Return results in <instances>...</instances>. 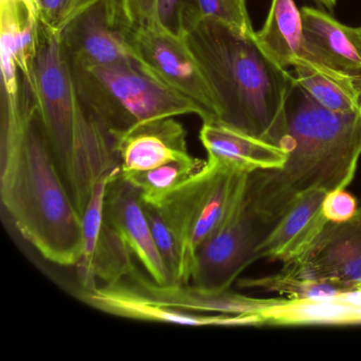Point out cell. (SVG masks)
Returning a JSON list of instances; mask_svg holds the SVG:
<instances>
[{
    "instance_id": "1",
    "label": "cell",
    "mask_w": 361,
    "mask_h": 361,
    "mask_svg": "<svg viewBox=\"0 0 361 361\" xmlns=\"http://www.w3.org/2000/svg\"><path fill=\"white\" fill-rule=\"evenodd\" d=\"M0 196L20 235L44 259L75 266L82 252V215L59 170L26 79L14 94L1 92Z\"/></svg>"
},
{
    "instance_id": "2",
    "label": "cell",
    "mask_w": 361,
    "mask_h": 361,
    "mask_svg": "<svg viewBox=\"0 0 361 361\" xmlns=\"http://www.w3.org/2000/svg\"><path fill=\"white\" fill-rule=\"evenodd\" d=\"M281 147L288 153L280 169L247 178L244 197L266 231L308 191L345 189L361 157V109L329 111L295 82L285 104Z\"/></svg>"
},
{
    "instance_id": "3",
    "label": "cell",
    "mask_w": 361,
    "mask_h": 361,
    "mask_svg": "<svg viewBox=\"0 0 361 361\" xmlns=\"http://www.w3.org/2000/svg\"><path fill=\"white\" fill-rule=\"evenodd\" d=\"M204 71L219 104L217 123L281 147L285 104L295 77L253 35L200 20L180 35Z\"/></svg>"
},
{
    "instance_id": "4",
    "label": "cell",
    "mask_w": 361,
    "mask_h": 361,
    "mask_svg": "<svg viewBox=\"0 0 361 361\" xmlns=\"http://www.w3.org/2000/svg\"><path fill=\"white\" fill-rule=\"evenodd\" d=\"M71 67L80 103L111 136L153 118H206L196 103L152 79L136 63Z\"/></svg>"
},
{
    "instance_id": "5",
    "label": "cell",
    "mask_w": 361,
    "mask_h": 361,
    "mask_svg": "<svg viewBox=\"0 0 361 361\" xmlns=\"http://www.w3.org/2000/svg\"><path fill=\"white\" fill-rule=\"evenodd\" d=\"M248 175L207 160L200 173L152 204L176 238L180 259L179 284H191L198 250L242 193Z\"/></svg>"
},
{
    "instance_id": "6",
    "label": "cell",
    "mask_w": 361,
    "mask_h": 361,
    "mask_svg": "<svg viewBox=\"0 0 361 361\" xmlns=\"http://www.w3.org/2000/svg\"><path fill=\"white\" fill-rule=\"evenodd\" d=\"M133 59L164 87L190 99L204 111V121L219 119V104L200 63L183 37L160 23L126 27Z\"/></svg>"
},
{
    "instance_id": "7",
    "label": "cell",
    "mask_w": 361,
    "mask_h": 361,
    "mask_svg": "<svg viewBox=\"0 0 361 361\" xmlns=\"http://www.w3.org/2000/svg\"><path fill=\"white\" fill-rule=\"evenodd\" d=\"M244 191L245 188L198 250L191 285L228 290L238 276L257 261V248L267 231L245 200Z\"/></svg>"
},
{
    "instance_id": "8",
    "label": "cell",
    "mask_w": 361,
    "mask_h": 361,
    "mask_svg": "<svg viewBox=\"0 0 361 361\" xmlns=\"http://www.w3.org/2000/svg\"><path fill=\"white\" fill-rule=\"evenodd\" d=\"M121 175V166L106 171L92 189L82 213V252L75 264L80 288L115 284L135 270L133 253L105 215V196L109 183Z\"/></svg>"
},
{
    "instance_id": "9",
    "label": "cell",
    "mask_w": 361,
    "mask_h": 361,
    "mask_svg": "<svg viewBox=\"0 0 361 361\" xmlns=\"http://www.w3.org/2000/svg\"><path fill=\"white\" fill-rule=\"evenodd\" d=\"M280 271L350 289L361 287V206L348 221H327L310 246Z\"/></svg>"
},
{
    "instance_id": "10",
    "label": "cell",
    "mask_w": 361,
    "mask_h": 361,
    "mask_svg": "<svg viewBox=\"0 0 361 361\" xmlns=\"http://www.w3.org/2000/svg\"><path fill=\"white\" fill-rule=\"evenodd\" d=\"M120 10V0H102L67 25L63 47L73 65L135 63Z\"/></svg>"
},
{
    "instance_id": "11",
    "label": "cell",
    "mask_w": 361,
    "mask_h": 361,
    "mask_svg": "<svg viewBox=\"0 0 361 361\" xmlns=\"http://www.w3.org/2000/svg\"><path fill=\"white\" fill-rule=\"evenodd\" d=\"M307 58L303 66L339 80L361 94V39L356 28L314 8L301 9Z\"/></svg>"
},
{
    "instance_id": "12",
    "label": "cell",
    "mask_w": 361,
    "mask_h": 361,
    "mask_svg": "<svg viewBox=\"0 0 361 361\" xmlns=\"http://www.w3.org/2000/svg\"><path fill=\"white\" fill-rule=\"evenodd\" d=\"M75 293L86 305L121 318L185 326H240L238 314L188 312L154 299L126 281L90 289L79 287Z\"/></svg>"
},
{
    "instance_id": "13",
    "label": "cell",
    "mask_w": 361,
    "mask_h": 361,
    "mask_svg": "<svg viewBox=\"0 0 361 361\" xmlns=\"http://www.w3.org/2000/svg\"><path fill=\"white\" fill-rule=\"evenodd\" d=\"M105 215L149 278L159 285L171 284L172 278L156 248L140 192L122 175L107 188Z\"/></svg>"
},
{
    "instance_id": "14",
    "label": "cell",
    "mask_w": 361,
    "mask_h": 361,
    "mask_svg": "<svg viewBox=\"0 0 361 361\" xmlns=\"http://www.w3.org/2000/svg\"><path fill=\"white\" fill-rule=\"evenodd\" d=\"M111 137L121 173L142 172L194 158L188 147L187 130L175 117L145 120Z\"/></svg>"
},
{
    "instance_id": "15",
    "label": "cell",
    "mask_w": 361,
    "mask_h": 361,
    "mask_svg": "<svg viewBox=\"0 0 361 361\" xmlns=\"http://www.w3.org/2000/svg\"><path fill=\"white\" fill-rule=\"evenodd\" d=\"M124 281L162 303L200 314H251L274 305L279 300L248 297L230 289L211 290L191 284L159 285L137 269Z\"/></svg>"
},
{
    "instance_id": "16",
    "label": "cell",
    "mask_w": 361,
    "mask_h": 361,
    "mask_svg": "<svg viewBox=\"0 0 361 361\" xmlns=\"http://www.w3.org/2000/svg\"><path fill=\"white\" fill-rule=\"evenodd\" d=\"M200 139L208 153L209 162L247 174L282 168L288 157V153L279 145L214 121L202 122Z\"/></svg>"
},
{
    "instance_id": "17",
    "label": "cell",
    "mask_w": 361,
    "mask_h": 361,
    "mask_svg": "<svg viewBox=\"0 0 361 361\" xmlns=\"http://www.w3.org/2000/svg\"><path fill=\"white\" fill-rule=\"evenodd\" d=\"M327 192L312 190L276 221L257 248V259H268L283 263L301 255L327 223L322 204Z\"/></svg>"
},
{
    "instance_id": "18",
    "label": "cell",
    "mask_w": 361,
    "mask_h": 361,
    "mask_svg": "<svg viewBox=\"0 0 361 361\" xmlns=\"http://www.w3.org/2000/svg\"><path fill=\"white\" fill-rule=\"evenodd\" d=\"M42 37L43 26L33 0H0L1 60L14 63L31 87Z\"/></svg>"
},
{
    "instance_id": "19",
    "label": "cell",
    "mask_w": 361,
    "mask_h": 361,
    "mask_svg": "<svg viewBox=\"0 0 361 361\" xmlns=\"http://www.w3.org/2000/svg\"><path fill=\"white\" fill-rule=\"evenodd\" d=\"M255 39L282 68L303 66L307 58L301 10L295 0H271L269 13Z\"/></svg>"
},
{
    "instance_id": "20",
    "label": "cell",
    "mask_w": 361,
    "mask_h": 361,
    "mask_svg": "<svg viewBox=\"0 0 361 361\" xmlns=\"http://www.w3.org/2000/svg\"><path fill=\"white\" fill-rule=\"evenodd\" d=\"M206 164L207 160L194 157L190 160L168 162L152 170L121 173V175L139 190L143 202L155 204L200 173Z\"/></svg>"
},
{
    "instance_id": "21",
    "label": "cell",
    "mask_w": 361,
    "mask_h": 361,
    "mask_svg": "<svg viewBox=\"0 0 361 361\" xmlns=\"http://www.w3.org/2000/svg\"><path fill=\"white\" fill-rule=\"evenodd\" d=\"M295 82L325 109L337 113L361 109V94L353 86L305 67H295Z\"/></svg>"
},
{
    "instance_id": "22",
    "label": "cell",
    "mask_w": 361,
    "mask_h": 361,
    "mask_svg": "<svg viewBox=\"0 0 361 361\" xmlns=\"http://www.w3.org/2000/svg\"><path fill=\"white\" fill-rule=\"evenodd\" d=\"M238 285L242 288H259L269 293H278L287 297V299L293 300L335 297L354 290L336 283L306 280L288 276L282 271L263 278L244 279L238 281Z\"/></svg>"
},
{
    "instance_id": "23",
    "label": "cell",
    "mask_w": 361,
    "mask_h": 361,
    "mask_svg": "<svg viewBox=\"0 0 361 361\" xmlns=\"http://www.w3.org/2000/svg\"><path fill=\"white\" fill-rule=\"evenodd\" d=\"M195 7L200 20L221 23L245 35L255 33L246 0H195Z\"/></svg>"
},
{
    "instance_id": "24",
    "label": "cell",
    "mask_w": 361,
    "mask_h": 361,
    "mask_svg": "<svg viewBox=\"0 0 361 361\" xmlns=\"http://www.w3.org/2000/svg\"><path fill=\"white\" fill-rule=\"evenodd\" d=\"M42 26L62 35L67 25L102 0H33Z\"/></svg>"
},
{
    "instance_id": "25",
    "label": "cell",
    "mask_w": 361,
    "mask_h": 361,
    "mask_svg": "<svg viewBox=\"0 0 361 361\" xmlns=\"http://www.w3.org/2000/svg\"><path fill=\"white\" fill-rule=\"evenodd\" d=\"M143 206H145V215L149 221L156 248L170 272L172 283H179L180 259H179L178 246H177L174 233L157 208L145 202H143Z\"/></svg>"
},
{
    "instance_id": "26",
    "label": "cell",
    "mask_w": 361,
    "mask_h": 361,
    "mask_svg": "<svg viewBox=\"0 0 361 361\" xmlns=\"http://www.w3.org/2000/svg\"><path fill=\"white\" fill-rule=\"evenodd\" d=\"M358 210L357 200L345 189L329 192L322 204V213L325 219L334 223H341L354 216Z\"/></svg>"
},
{
    "instance_id": "27",
    "label": "cell",
    "mask_w": 361,
    "mask_h": 361,
    "mask_svg": "<svg viewBox=\"0 0 361 361\" xmlns=\"http://www.w3.org/2000/svg\"><path fill=\"white\" fill-rule=\"evenodd\" d=\"M157 22L177 33L179 22L187 14H196L195 0H157Z\"/></svg>"
},
{
    "instance_id": "28",
    "label": "cell",
    "mask_w": 361,
    "mask_h": 361,
    "mask_svg": "<svg viewBox=\"0 0 361 361\" xmlns=\"http://www.w3.org/2000/svg\"><path fill=\"white\" fill-rule=\"evenodd\" d=\"M157 0H120V10L128 27L143 26L157 22Z\"/></svg>"
},
{
    "instance_id": "29",
    "label": "cell",
    "mask_w": 361,
    "mask_h": 361,
    "mask_svg": "<svg viewBox=\"0 0 361 361\" xmlns=\"http://www.w3.org/2000/svg\"><path fill=\"white\" fill-rule=\"evenodd\" d=\"M314 1L320 4L323 7L329 8V9H333L336 5V0H314Z\"/></svg>"
},
{
    "instance_id": "30",
    "label": "cell",
    "mask_w": 361,
    "mask_h": 361,
    "mask_svg": "<svg viewBox=\"0 0 361 361\" xmlns=\"http://www.w3.org/2000/svg\"><path fill=\"white\" fill-rule=\"evenodd\" d=\"M357 33H358L359 37H360L361 39V26L358 27V28H356Z\"/></svg>"
}]
</instances>
